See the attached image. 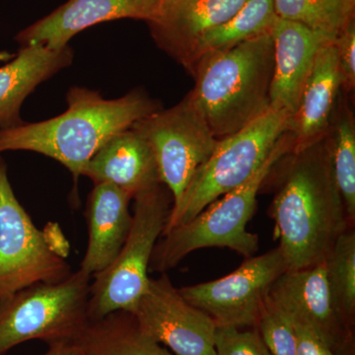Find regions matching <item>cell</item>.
<instances>
[{"label":"cell","mask_w":355,"mask_h":355,"mask_svg":"<svg viewBox=\"0 0 355 355\" xmlns=\"http://www.w3.org/2000/svg\"><path fill=\"white\" fill-rule=\"evenodd\" d=\"M287 157L270 216L287 270H299L324 261L354 225L336 187L326 139Z\"/></svg>","instance_id":"1"},{"label":"cell","mask_w":355,"mask_h":355,"mask_svg":"<svg viewBox=\"0 0 355 355\" xmlns=\"http://www.w3.org/2000/svg\"><path fill=\"white\" fill-rule=\"evenodd\" d=\"M67 109L60 116L0 130V153L31 151L64 165L76 184L88 161L111 137L159 110L144 92L105 99L97 91L71 87Z\"/></svg>","instance_id":"2"},{"label":"cell","mask_w":355,"mask_h":355,"mask_svg":"<svg viewBox=\"0 0 355 355\" xmlns=\"http://www.w3.org/2000/svg\"><path fill=\"white\" fill-rule=\"evenodd\" d=\"M275 65L272 32L203 55L187 95L217 140L235 135L270 107Z\"/></svg>","instance_id":"3"},{"label":"cell","mask_w":355,"mask_h":355,"mask_svg":"<svg viewBox=\"0 0 355 355\" xmlns=\"http://www.w3.org/2000/svg\"><path fill=\"white\" fill-rule=\"evenodd\" d=\"M293 149L291 133H284L260 169L249 181L209 203L190 221L161 236L154 248L149 270L166 272L193 252L205 248H227L244 258L259 250V237L247 230L257 196L275 166Z\"/></svg>","instance_id":"4"},{"label":"cell","mask_w":355,"mask_h":355,"mask_svg":"<svg viewBox=\"0 0 355 355\" xmlns=\"http://www.w3.org/2000/svg\"><path fill=\"white\" fill-rule=\"evenodd\" d=\"M291 118V114L286 110L270 106L240 132L218 140L182 200L172 207L163 234L190 221L209 203L249 181L265 163L280 137L288 132Z\"/></svg>","instance_id":"5"},{"label":"cell","mask_w":355,"mask_h":355,"mask_svg":"<svg viewBox=\"0 0 355 355\" xmlns=\"http://www.w3.org/2000/svg\"><path fill=\"white\" fill-rule=\"evenodd\" d=\"M132 226L125 244L111 266L92 277L89 321L118 311L132 313L148 288L149 266L173 205L171 193L160 184L133 198Z\"/></svg>","instance_id":"6"},{"label":"cell","mask_w":355,"mask_h":355,"mask_svg":"<svg viewBox=\"0 0 355 355\" xmlns=\"http://www.w3.org/2000/svg\"><path fill=\"white\" fill-rule=\"evenodd\" d=\"M92 277L78 270L53 284L28 287L0 301V355L21 343H73L89 323Z\"/></svg>","instance_id":"7"},{"label":"cell","mask_w":355,"mask_h":355,"mask_svg":"<svg viewBox=\"0 0 355 355\" xmlns=\"http://www.w3.org/2000/svg\"><path fill=\"white\" fill-rule=\"evenodd\" d=\"M71 273L16 198L0 157V301L37 284H58Z\"/></svg>","instance_id":"8"},{"label":"cell","mask_w":355,"mask_h":355,"mask_svg":"<svg viewBox=\"0 0 355 355\" xmlns=\"http://www.w3.org/2000/svg\"><path fill=\"white\" fill-rule=\"evenodd\" d=\"M153 149L161 183L173 205L182 200L198 170L218 144L188 97L168 110H157L132 125Z\"/></svg>","instance_id":"9"},{"label":"cell","mask_w":355,"mask_h":355,"mask_svg":"<svg viewBox=\"0 0 355 355\" xmlns=\"http://www.w3.org/2000/svg\"><path fill=\"white\" fill-rule=\"evenodd\" d=\"M287 270L279 248L246 259L221 279L179 289L189 303L209 315L217 327L254 328L268 289Z\"/></svg>","instance_id":"10"},{"label":"cell","mask_w":355,"mask_h":355,"mask_svg":"<svg viewBox=\"0 0 355 355\" xmlns=\"http://www.w3.org/2000/svg\"><path fill=\"white\" fill-rule=\"evenodd\" d=\"M132 314L144 335L175 355H214L216 322L189 303L166 272L149 280Z\"/></svg>","instance_id":"11"},{"label":"cell","mask_w":355,"mask_h":355,"mask_svg":"<svg viewBox=\"0 0 355 355\" xmlns=\"http://www.w3.org/2000/svg\"><path fill=\"white\" fill-rule=\"evenodd\" d=\"M289 318L312 329L336 354L352 355L354 329L340 314L329 286L324 260L299 270H286L268 292Z\"/></svg>","instance_id":"12"},{"label":"cell","mask_w":355,"mask_h":355,"mask_svg":"<svg viewBox=\"0 0 355 355\" xmlns=\"http://www.w3.org/2000/svg\"><path fill=\"white\" fill-rule=\"evenodd\" d=\"M162 0H69L43 19L21 31V46L62 49L79 32L108 21L139 19L151 22L157 17Z\"/></svg>","instance_id":"13"},{"label":"cell","mask_w":355,"mask_h":355,"mask_svg":"<svg viewBox=\"0 0 355 355\" xmlns=\"http://www.w3.org/2000/svg\"><path fill=\"white\" fill-rule=\"evenodd\" d=\"M246 0H162L157 17L148 23L158 48L184 69L198 42L230 19Z\"/></svg>","instance_id":"14"},{"label":"cell","mask_w":355,"mask_h":355,"mask_svg":"<svg viewBox=\"0 0 355 355\" xmlns=\"http://www.w3.org/2000/svg\"><path fill=\"white\" fill-rule=\"evenodd\" d=\"M342 87L335 44L324 43L318 51L297 109L289 121L288 132L293 140L292 153L326 137Z\"/></svg>","instance_id":"15"},{"label":"cell","mask_w":355,"mask_h":355,"mask_svg":"<svg viewBox=\"0 0 355 355\" xmlns=\"http://www.w3.org/2000/svg\"><path fill=\"white\" fill-rule=\"evenodd\" d=\"M83 176L94 184H113L132 198L162 184L153 149L132 127L111 137L88 161Z\"/></svg>","instance_id":"16"},{"label":"cell","mask_w":355,"mask_h":355,"mask_svg":"<svg viewBox=\"0 0 355 355\" xmlns=\"http://www.w3.org/2000/svg\"><path fill=\"white\" fill-rule=\"evenodd\" d=\"M130 200L125 191L106 183L95 184L88 196V243L79 270L89 277L108 268L120 253L132 226Z\"/></svg>","instance_id":"17"},{"label":"cell","mask_w":355,"mask_h":355,"mask_svg":"<svg viewBox=\"0 0 355 355\" xmlns=\"http://www.w3.org/2000/svg\"><path fill=\"white\" fill-rule=\"evenodd\" d=\"M275 65L270 106L292 114L297 109L318 51L328 43L309 28L277 18L272 29Z\"/></svg>","instance_id":"18"},{"label":"cell","mask_w":355,"mask_h":355,"mask_svg":"<svg viewBox=\"0 0 355 355\" xmlns=\"http://www.w3.org/2000/svg\"><path fill=\"white\" fill-rule=\"evenodd\" d=\"M73 57L69 46H23L12 60L0 67V130L24 123L20 112L26 98L40 84L69 67Z\"/></svg>","instance_id":"19"},{"label":"cell","mask_w":355,"mask_h":355,"mask_svg":"<svg viewBox=\"0 0 355 355\" xmlns=\"http://www.w3.org/2000/svg\"><path fill=\"white\" fill-rule=\"evenodd\" d=\"M73 345L80 355H175L144 335L125 311L89 321Z\"/></svg>","instance_id":"20"},{"label":"cell","mask_w":355,"mask_h":355,"mask_svg":"<svg viewBox=\"0 0 355 355\" xmlns=\"http://www.w3.org/2000/svg\"><path fill=\"white\" fill-rule=\"evenodd\" d=\"M277 18L273 0H246L230 19L203 35L191 53L187 71L191 73L203 55L272 32Z\"/></svg>","instance_id":"21"},{"label":"cell","mask_w":355,"mask_h":355,"mask_svg":"<svg viewBox=\"0 0 355 355\" xmlns=\"http://www.w3.org/2000/svg\"><path fill=\"white\" fill-rule=\"evenodd\" d=\"M327 146L331 169L350 223L355 220V123L347 97L340 93L331 127L327 133Z\"/></svg>","instance_id":"22"},{"label":"cell","mask_w":355,"mask_h":355,"mask_svg":"<svg viewBox=\"0 0 355 355\" xmlns=\"http://www.w3.org/2000/svg\"><path fill=\"white\" fill-rule=\"evenodd\" d=\"M277 17L309 28L334 43L347 21L354 16L345 0H273Z\"/></svg>","instance_id":"23"},{"label":"cell","mask_w":355,"mask_h":355,"mask_svg":"<svg viewBox=\"0 0 355 355\" xmlns=\"http://www.w3.org/2000/svg\"><path fill=\"white\" fill-rule=\"evenodd\" d=\"M329 286L340 314L350 328L355 319V231L349 227L338 238L324 258Z\"/></svg>","instance_id":"24"},{"label":"cell","mask_w":355,"mask_h":355,"mask_svg":"<svg viewBox=\"0 0 355 355\" xmlns=\"http://www.w3.org/2000/svg\"><path fill=\"white\" fill-rule=\"evenodd\" d=\"M270 355H297L291 318L266 295L256 326Z\"/></svg>","instance_id":"25"},{"label":"cell","mask_w":355,"mask_h":355,"mask_svg":"<svg viewBox=\"0 0 355 355\" xmlns=\"http://www.w3.org/2000/svg\"><path fill=\"white\" fill-rule=\"evenodd\" d=\"M214 355H270L256 327L241 331L234 327H217Z\"/></svg>","instance_id":"26"},{"label":"cell","mask_w":355,"mask_h":355,"mask_svg":"<svg viewBox=\"0 0 355 355\" xmlns=\"http://www.w3.org/2000/svg\"><path fill=\"white\" fill-rule=\"evenodd\" d=\"M343 80V92L349 94L355 87V21L352 16L334 42Z\"/></svg>","instance_id":"27"},{"label":"cell","mask_w":355,"mask_h":355,"mask_svg":"<svg viewBox=\"0 0 355 355\" xmlns=\"http://www.w3.org/2000/svg\"><path fill=\"white\" fill-rule=\"evenodd\" d=\"M291 320L295 331L297 355H338L309 327L297 320Z\"/></svg>","instance_id":"28"},{"label":"cell","mask_w":355,"mask_h":355,"mask_svg":"<svg viewBox=\"0 0 355 355\" xmlns=\"http://www.w3.org/2000/svg\"><path fill=\"white\" fill-rule=\"evenodd\" d=\"M43 234L46 244L53 253L62 259L69 256V242L65 239L64 234L60 231V226L57 223L49 222L43 231Z\"/></svg>","instance_id":"29"},{"label":"cell","mask_w":355,"mask_h":355,"mask_svg":"<svg viewBox=\"0 0 355 355\" xmlns=\"http://www.w3.org/2000/svg\"><path fill=\"white\" fill-rule=\"evenodd\" d=\"M39 355H80L73 343H57L49 345V349Z\"/></svg>","instance_id":"30"},{"label":"cell","mask_w":355,"mask_h":355,"mask_svg":"<svg viewBox=\"0 0 355 355\" xmlns=\"http://www.w3.org/2000/svg\"><path fill=\"white\" fill-rule=\"evenodd\" d=\"M345 3L347 4V6L349 7L350 9H352V10H354L355 7V0H345Z\"/></svg>","instance_id":"31"}]
</instances>
